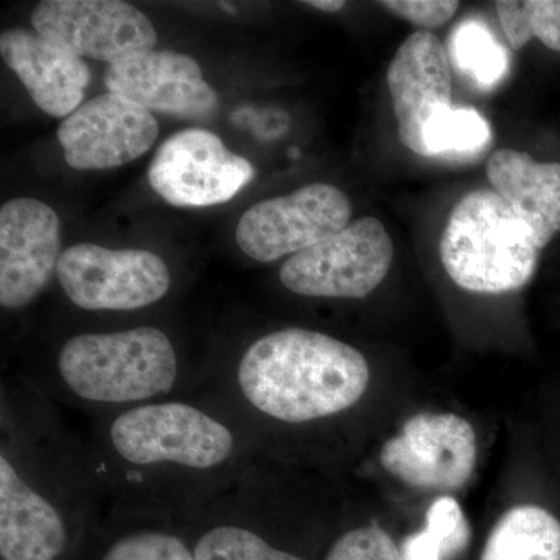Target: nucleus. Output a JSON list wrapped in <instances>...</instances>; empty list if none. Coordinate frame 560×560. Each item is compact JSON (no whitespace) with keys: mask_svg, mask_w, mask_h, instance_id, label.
Here are the masks:
<instances>
[{"mask_svg":"<svg viewBox=\"0 0 560 560\" xmlns=\"http://www.w3.org/2000/svg\"><path fill=\"white\" fill-rule=\"evenodd\" d=\"M109 510L184 518L230 486L257 447L205 390L97 416L84 444Z\"/></svg>","mask_w":560,"mask_h":560,"instance_id":"obj_1","label":"nucleus"},{"mask_svg":"<svg viewBox=\"0 0 560 560\" xmlns=\"http://www.w3.org/2000/svg\"><path fill=\"white\" fill-rule=\"evenodd\" d=\"M51 407L25 383L3 382L2 560H61L103 499L86 447L72 440Z\"/></svg>","mask_w":560,"mask_h":560,"instance_id":"obj_2","label":"nucleus"},{"mask_svg":"<svg viewBox=\"0 0 560 560\" xmlns=\"http://www.w3.org/2000/svg\"><path fill=\"white\" fill-rule=\"evenodd\" d=\"M370 382L360 350L323 331L290 327L249 342L201 390L232 412L254 441L261 425L337 418L363 399Z\"/></svg>","mask_w":560,"mask_h":560,"instance_id":"obj_3","label":"nucleus"},{"mask_svg":"<svg viewBox=\"0 0 560 560\" xmlns=\"http://www.w3.org/2000/svg\"><path fill=\"white\" fill-rule=\"evenodd\" d=\"M25 385L94 418L201 389L167 331L154 326L73 335L55 352L49 374Z\"/></svg>","mask_w":560,"mask_h":560,"instance_id":"obj_4","label":"nucleus"},{"mask_svg":"<svg viewBox=\"0 0 560 560\" xmlns=\"http://www.w3.org/2000/svg\"><path fill=\"white\" fill-rule=\"evenodd\" d=\"M540 248L526 221L495 190L464 195L442 232V267L459 289L481 294L521 290L533 279Z\"/></svg>","mask_w":560,"mask_h":560,"instance_id":"obj_5","label":"nucleus"},{"mask_svg":"<svg viewBox=\"0 0 560 560\" xmlns=\"http://www.w3.org/2000/svg\"><path fill=\"white\" fill-rule=\"evenodd\" d=\"M394 245L382 221L363 217L327 241L289 257L279 278L291 293L326 300H363L385 280Z\"/></svg>","mask_w":560,"mask_h":560,"instance_id":"obj_6","label":"nucleus"},{"mask_svg":"<svg viewBox=\"0 0 560 560\" xmlns=\"http://www.w3.org/2000/svg\"><path fill=\"white\" fill-rule=\"evenodd\" d=\"M66 298L86 312H135L167 296L172 275L150 250L108 249L92 243L70 246L58 261Z\"/></svg>","mask_w":560,"mask_h":560,"instance_id":"obj_7","label":"nucleus"},{"mask_svg":"<svg viewBox=\"0 0 560 560\" xmlns=\"http://www.w3.org/2000/svg\"><path fill=\"white\" fill-rule=\"evenodd\" d=\"M350 217L352 206L345 191L313 183L246 210L235 241L250 259L271 264L327 241L349 226Z\"/></svg>","mask_w":560,"mask_h":560,"instance_id":"obj_8","label":"nucleus"},{"mask_svg":"<svg viewBox=\"0 0 560 560\" xmlns=\"http://www.w3.org/2000/svg\"><path fill=\"white\" fill-rule=\"evenodd\" d=\"M253 164L219 136L190 128L171 136L149 167V183L176 208H208L232 200L253 180Z\"/></svg>","mask_w":560,"mask_h":560,"instance_id":"obj_9","label":"nucleus"},{"mask_svg":"<svg viewBox=\"0 0 560 560\" xmlns=\"http://www.w3.org/2000/svg\"><path fill=\"white\" fill-rule=\"evenodd\" d=\"M477 433L453 412H419L381 452L383 469L415 489L453 492L467 485L477 464Z\"/></svg>","mask_w":560,"mask_h":560,"instance_id":"obj_10","label":"nucleus"},{"mask_svg":"<svg viewBox=\"0 0 560 560\" xmlns=\"http://www.w3.org/2000/svg\"><path fill=\"white\" fill-rule=\"evenodd\" d=\"M32 24L43 38L109 66L158 43L149 18L121 0H44L32 11Z\"/></svg>","mask_w":560,"mask_h":560,"instance_id":"obj_11","label":"nucleus"},{"mask_svg":"<svg viewBox=\"0 0 560 560\" xmlns=\"http://www.w3.org/2000/svg\"><path fill=\"white\" fill-rule=\"evenodd\" d=\"M61 226L46 202L16 198L0 209V305L28 307L57 275Z\"/></svg>","mask_w":560,"mask_h":560,"instance_id":"obj_12","label":"nucleus"},{"mask_svg":"<svg viewBox=\"0 0 560 560\" xmlns=\"http://www.w3.org/2000/svg\"><path fill=\"white\" fill-rule=\"evenodd\" d=\"M156 117L124 95L83 103L58 128L65 160L77 171H105L143 156L156 142Z\"/></svg>","mask_w":560,"mask_h":560,"instance_id":"obj_13","label":"nucleus"},{"mask_svg":"<svg viewBox=\"0 0 560 560\" xmlns=\"http://www.w3.org/2000/svg\"><path fill=\"white\" fill-rule=\"evenodd\" d=\"M386 80L400 142L412 153L430 158L427 132L453 108L452 68L444 44L433 33H412L394 55Z\"/></svg>","mask_w":560,"mask_h":560,"instance_id":"obj_14","label":"nucleus"},{"mask_svg":"<svg viewBox=\"0 0 560 560\" xmlns=\"http://www.w3.org/2000/svg\"><path fill=\"white\" fill-rule=\"evenodd\" d=\"M105 84L150 113L180 119H206L219 108V95L202 79L200 65L176 51L147 50L110 65Z\"/></svg>","mask_w":560,"mask_h":560,"instance_id":"obj_15","label":"nucleus"},{"mask_svg":"<svg viewBox=\"0 0 560 560\" xmlns=\"http://www.w3.org/2000/svg\"><path fill=\"white\" fill-rule=\"evenodd\" d=\"M195 560H305L261 529L246 469L213 499L180 518Z\"/></svg>","mask_w":560,"mask_h":560,"instance_id":"obj_16","label":"nucleus"},{"mask_svg":"<svg viewBox=\"0 0 560 560\" xmlns=\"http://www.w3.org/2000/svg\"><path fill=\"white\" fill-rule=\"evenodd\" d=\"M0 54L44 113L69 117L80 108L91 73L79 55L22 28L2 32Z\"/></svg>","mask_w":560,"mask_h":560,"instance_id":"obj_17","label":"nucleus"},{"mask_svg":"<svg viewBox=\"0 0 560 560\" xmlns=\"http://www.w3.org/2000/svg\"><path fill=\"white\" fill-rule=\"evenodd\" d=\"M486 173L493 190L528 223L544 249L560 232V164L537 162L523 151L497 150Z\"/></svg>","mask_w":560,"mask_h":560,"instance_id":"obj_18","label":"nucleus"},{"mask_svg":"<svg viewBox=\"0 0 560 560\" xmlns=\"http://www.w3.org/2000/svg\"><path fill=\"white\" fill-rule=\"evenodd\" d=\"M116 523L101 560H195L186 525L167 515L110 510Z\"/></svg>","mask_w":560,"mask_h":560,"instance_id":"obj_19","label":"nucleus"},{"mask_svg":"<svg viewBox=\"0 0 560 560\" xmlns=\"http://www.w3.org/2000/svg\"><path fill=\"white\" fill-rule=\"evenodd\" d=\"M480 560H560V522L540 506L514 508L490 530Z\"/></svg>","mask_w":560,"mask_h":560,"instance_id":"obj_20","label":"nucleus"},{"mask_svg":"<svg viewBox=\"0 0 560 560\" xmlns=\"http://www.w3.org/2000/svg\"><path fill=\"white\" fill-rule=\"evenodd\" d=\"M425 518L423 529L411 534L401 544L405 560H452L466 550L470 526L453 497L434 500Z\"/></svg>","mask_w":560,"mask_h":560,"instance_id":"obj_21","label":"nucleus"},{"mask_svg":"<svg viewBox=\"0 0 560 560\" xmlns=\"http://www.w3.org/2000/svg\"><path fill=\"white\" fill-rule=\"evenodd\" d=\"M495 9L512 49L522 50L537 38L560 51V0H499Z\"/></svg>","mask_w":560,"mask_h":560,"instance_id":"obj_22","label":"nucleus"},{"mask_svg":"<svg viewBox=\"0 0 560 560\" xmlns=\"http://www.w3.org/2000/svg\"><path fill=\"white\" fill-rule=\"evenodd\" d=\"M451 50L458 68L482 88L489 90L506 75L508 55L480 22H463L453 33Z\"/></svg>","mask_w":560,"mask_h":560,"instance_id":"obj_23","label":"nucleus"},{"mask_svg":"<svg viewBox=\"0 0 560 560\" xmlns=\"http://www.w3.org/2000/svg\"><path fill=\"white\" fill-rule=\"evenodd\" d=\"M492 132L485 117L475 109L452 108L441 114L427 132V147L431 156L469 153L488 145Z\"/></svg>","mask_w":560,"mask_h":560,"instance_id":"obj_24","label":"nucleus"},{"mask_svg":"<svg viewBox=\"0 0 560 560\" xmlns=\"http://www.w3.org/2000/svg\"><path fill=\"white\" fill-rule=\"evenodd\" d=\"M324 560H405L399 545L378 526H360L341 534Z\"/></svg>","mask_w":560,"mask_h":560,"instance_id":"obj_25","label":"nucleus"},{"mask_svg":"<svg viewBox=\"0 0 560 560\" xmlns=\"http://www.w3.org/2000/svg\"><path fill=\"white\" fill-rule=\"evenodd\" d=\"M390 13L412 22L418 27L438 28L455 16L459 9L456 0H385L381 3Z\"/></svg>","mask_w":560,"mask_h":560,"instance_id":"obj_26","label":"nucleus"},{"mask_svg":"<svg viewBox=\"0 0 560 560\" xmlns=\"http://www.w3.org/2000/svg\"><path fill=\"white\" fill-rule=\"evenodd\" d=\"M305 5L313 7V9L319 11H326V13H335L345 9L346 2L342 0H308Z\"/></svg>","mask_w":560,"mask_h":560,"instance_id":"obj_27","label":"nucleus"},{"mask_svg":"<svg viewBox=\"0 0 560 560\" xmlns=\"http://www.w3.org/2000/svg\"><path fill=\"white\" fill-rule=\"evenodd\" d=\"M223 5V9L226 11H231V13H235L234 7L230 5V3H221Z\"/></svg>","mask_w":560,"mask_h":560,"instance_id":"obj_28","label":"nucleus"}]
</instances>
